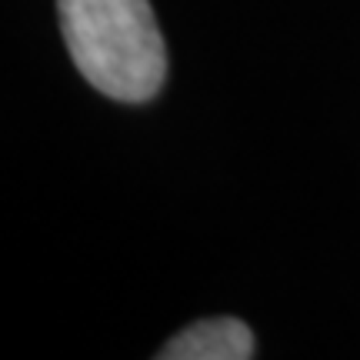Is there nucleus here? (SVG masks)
<instances>
[{
    "mask_svg": "<svg viewBox=\"0 0 360 360\" xmlns=\"http://www.w3.org/2000/svg\"><path fill=\"white\" fill-rule=\"evenodd\" d=\"M254 334L237 317L197 321L157 350L160 360H247L254 357Z\"/></svg>",
    "mask_w": 360,
    "mask_h": 360,
    "instance_id": "nucleus-2",
    "label": "nucleus"
},
{
    "mask_svg": "<svg viewBox=\"0 0 360 360\" xmlns=\"http://www.w3.org/2000/svg\"><path fill=\"white\" fill-rule=\"evenodd\" d=\"M60 34L84 80L120 103L150 101L167 77V47L150 0H57Z\"/></svg>",
    "mask_w": 360,
    "mask_h": 360,
    "instance_id": "nucleus-1",
    "label": "nucleus"
}]
</instances>
